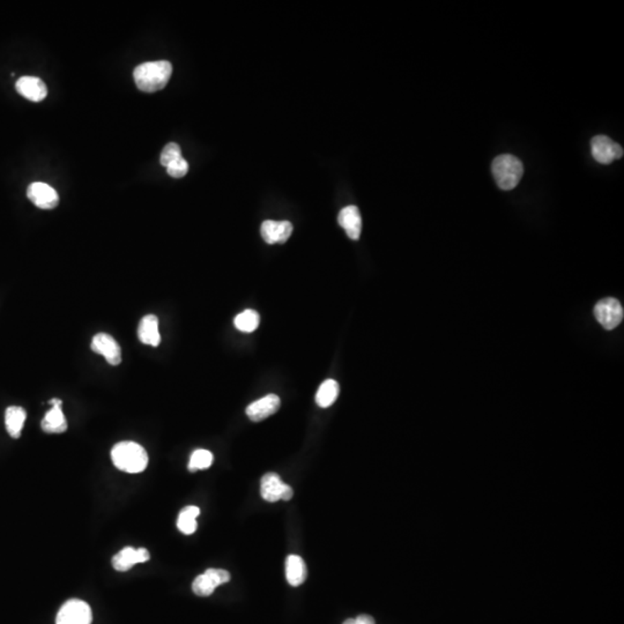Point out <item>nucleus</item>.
Wrapping results in <instances>:
<instances>
[{
    "mask_svg": "<svg viewBox=\"0 0 624 624\" xmlns=\"http://www.w3.org/2000/svg\"><path fill=\"white\" fill-rule=\"evenodd\" d=\"M592 155L599 163L609 164L623 156V149L606 136H594L591 141Z\"/></svg>",
    "mask_w": 624,
    "mask_h": 624,
    "instance_id": "nucleus-8",
    "label": "nucleus"
},
{
    "mask_svg": "<svg viewBox=\"0 0 624 624\" xmlns=\"http://www.w3.org/2000/svg\"><path fill=\"white\" fill-rule=\"evenodd\" d=\"M182 158V151L180 146L176 142H169L163 151H162L161 156H160V163L163 167L167 168L169 164L176 161L177 158Z\"/></svg>",
    "mask_w": 624,
    "mask_h": 624,
    "instance_id": "nucleus-24",
    "label": "nucleus"
},
{
    "mask_svg": "<svg viewBox=\"0 0 624 624\" xmlns=\"http://www.w3.org/2000/svg\"><path fill=\"white\" fill-rule=\"evenodd\" d=\"M259 321L258 312L254 311V310H245L240 315L236 316L234 324L240 331L251 333L259 326Z\"/></svg>",
    "mask_w": 624,
    "mask_h": 624,
    "instance_id": "nucleus-22",
    "label": "nucleus"
},
{
    "mask_svg": "<svg viewBox=\"0 0 624 624\" xmlns=\"http://www.w3.org/2000/svg\"><path fill=\"white\" fill-rule=\"evenodd\" d=\"M200 515V509L198 507H186L181 511L178 520H177V527L184 534L190 535L195 533L198 527L197 524V517Z\"/></svg>",
    "mask_w": 624,
    "mask_h": 624,
    "instance_id": "nucleus-21",
    "label": "nucleus"
},
{
    "mask_svg": "<svg viewBox=\"0 0 624 624\" xmlns=\"http://www.w3.org/2000/svg\"><path fill=\"white\" fill-rule=\"evenodd\" d=\"M229 581L228 572L222 569H208L203 575L195 578L192 591L199 596H210L220 585Z\"/></svg>",
    "mask_w": 624,
    "mask_h": 624,
    "instance_id": "nucleus-7",
    "label": "nucleus"
},
{
    "mask_svg": "<svg viewBox=\"0 0 624 624\" xmlns=\"http://www.w3.org/2000/svg\"><path fill=\"white\" fill-rule=\"evenodd\" d=\"M92 350L102 355L109 365H118L122 362L121 346L109 334L99 333L94 335Z\"/></svg>",
    "mask_w": 624,
    "mask_h": 624,
    "instance_id": "nucleus-10",
    "label": "nucleus"
},
{
    "mask_svg": "<svg viewBox=\"0 0 624 624\" xmlns=\"http://www.w3.org/2000/svg\"><path fill=\"white\" fill-rule=\"evenodd\" d=\"M188 171H189V163L183 156L177 158L176 161H173L167 167L168 175L173 178H182L185 176Z\"/></svg>",
    "mask_w": 624,
    "mask_h": 624,
    "instance_id": "nucleus-25",
    "label": "nucleus"
},
{
    "mask_svg": "<svg viewBox=\"0 0 624 624\" xmlns=\"http://www.w3.org/2000/svg\"><path fill=\"white\" fill-rule=\"evenodd\" d=\"M26 417L27 413L23 408L19 406H11L7 408L5 413V424H6L7 433L10 434L12 439H19L21 436Z\"/></svg>",
    "mask_w": 624,
    "mask_h": 624,
    "instance_id": "nucleus-19",
    "label": "nucleus"
},
{
    "mask_svg": "<svg viewBox=\"0 0 624 624\" xmlns=\"http://www.w3.org/2000/svg\"><path fill=\"white\" fill-rule=\"evenodd\" d=\"M93 614L88 603L82 600L72 599L66 601L59 609L56 624H90Z\"/></svg>",
    "mask_w": 624,
    "mask_h": 624,
    "instance_id": "nucleus-4",
    "label": "nucleus"
},
{
    "mask_svg": "<svg viewBox=\"0 0 624 624\" xmlns=\"http://www.w3.org/2000/svg\"><path fill=\"white\" fill-rule=\"evenodd\" d=\"M260 494L266 502L289 501L293 497L294 490L291 485L282 483L280 476L275 473H267L262 478Z\"/></svg>",
    "mask_w": 624,
    "mask_h": 624,
    "instance_id": "nucleus-6",
    "label": "nucleus"
},
{
    "mask_svg": "<svg viewBox=\"0 0 624 624\" xmlns=\"http://www.w3.org/2000/svg\"><path fill=\"white\" fill-rule=\"evenodd\" d=\"M280 405H281V402L276 394H267L264 398L247 406V415L251 421L260 422L271 415L275 414L279 411Z\"/></svg>",
    "mask_w": 624,
    "mask_h": 624,
    "instance_id": "nucleus-13",
    "label": "nucleus"
},
{
    "mask_svg": "<svg viewBox=\"0 0 624 624\" xmlns=\"http://www.w3.org/2000/svg\"><path fill=\"white\" fill-rule=\"evenodd\" d=\"M338 222L345 229L350 240L357 241L362 232V219L359 208L356 206H347L343 208L338 217Z\"/></svg>",
    "mask_w": 624,
    "mask_h": 624,
    "instance_id": "nucleus-16",
    "label": "nucleus"
},
{
    "mask_svg": "<svg viewBox=\"0 0 624 624\" xmlns=\"http://www.w3.org/2000/svg\"><path fill=\"white\" fill-rule=\"evenodd\" d=\"M343 624H376L370 615H360L356 618H348Z\"/></svg>",
    "mask_w": 624,
    "mask_h": 624,
    "instance_id": "nucleus-26",
    "label": "nucleus"
},
{
    "mask_svg": "<svg viewBox=\"0 0 624 624\" xmlns=\"http://www.w3.org/2000/svg\"><path fill=\"white\" fill-rule=\"evenodd\" d=\"M173 75V65L168 60L144 63L133 71L136 85L141 92L155 93L167 86Z\"/></svg>",
    "mask_w": 624,
    "mask_h": 624,
    "instance_id": "nucleus-1",
    "label": "nucleus"
},
{
    "mask_svg": "<svg viewBox=\"0 0 624 624\" xmlns=\"http://www.w3.org/2000/svg\"><path fill=\"white\" fill-rule=\"evenodd\" d=\"M53 408L47 411L43 420L41 422L42 429L48 434H62L68 429V422L62 411V400L53 399L50 400Z\"/></svg>",
    "mask_w": 624,
    "mask_h": 624,
    "instance_id": "nucleus-15",
    "label": "nucleus"
},
{
    "mask_svg": "<svg viewBox=\"0 0 624 624\" xmlns=\"http://www.w3.org/2000/svg\"><path fill=\"white\" fill-rule=\"evenodd\" d=\"M308 576L306 562L298 555H289L286 559V577L291 586H300Z\"/></svg>",
    "mask_w": 624,
    "mask_h": 624,
    "instance_id": "nucleus-18",
    "label": "nucleus"
},
{
    "mask_svg": "<svg viewBox=\"0 0 624 624\" xmlns=\"http://www.w3.org/2000/svg\"><path fill=\"white\" fill-rule=\"evenodd\" d=\"M339 384L334 380H325L324 383L319 387L316 394V402L319 407L328 408L333 405L339 396Z\"/></svg>",
    "mask_w": 624,
    "mask_h": 624,
    "instance_id": "nucleus-20",
    "label": "nucleus"
},
{
    "mask_svg": "<svg viewBox=\"0 0 624 624\" xmlns=\"http://www.w3.org/2000/svg\"><path fill=\"white\" fill-rule=\"evenodd\" d=\"M138 338L142 343L149 346L158 347L160 345L161 335L158 332V319L156 316H146L140 321Z\"/></svg>",
    "mask_w": 624,
    "mask_h": 624,
    "instance_id": "nucleus-17",
    "label": "nucleus"
},
{
    "mask_svg": "<svg viewBox=\"0 0 624 624\" xmlns=\"http://www.w3.org/2000/svg\"><path fill=\"white\" fill-rule=\"evenodd\" d=\"M16 90L20 95L33 102H41L47 97V85L36 77H22L16 81Z\"/></svg>",
    "mask_w": 624,
    "mask_h": 624,
    "instance_id": "nucleus-14",
    "label": "nucleus"
},
{
    "mask_svg": "<svg viewBox=\"0 0 624 624\" xmlns=\"http://www.w3.org/2000/svg\"><path fill=\"white\" fill-rule=\"evenodd\" d=\"M293 229V225L289 221L267 220L262 225L260 232L267 244H282L291 237Z\"/></svg>",
    "mask_w": 624,
    "mask_h": 624,
    "instance_id": "nucleus-11",
    "label": "nucleus"
},
{
    "mask_svg": "<svg viewBox=\"0 0 624 624\" xmlns=\"http://www.w3.org/2000/svg\"><path fill=\"white\" fill-rule=\"evenodd\" d=\"M493 175L500 189L509 191L516 188L522 180L524 167L520 158L513 155H500L492 164Z\"/></svg>",
    "mask_w": 624,
    "mask_h": 624,
    "instance_id": "nucleus-3",
    "label": "nucleus"
},
{
    "mask_svg": "<svg viewBox=\"0 0 624 624\" xmlns=\"http://www.w3.org/2000/svg\"><path fill=\"white\" fill-rule=\"evenodd\" d=\"M213 463V454L208 450H195L192 453L189 463L190 472H195L199 470H206Z\"/></svg>",
    "mask_w": 624,
    "mask_h": 624,
    "instance_id": "nucleus-23",
    "label": "nucleus"
},
{
    "mask_svg": "<svg viewBox=\"0 0 624 624\" xmlns=\"http://www.w3.org/2000/svg\"><path fill=\"white\" fill-rule=\"evenodd\" d=\"M27 197L41 210H53L59 203L56 190L42 182L31 183L27 190Z\"/></svg>",
    "mask_w": 624,
    "mask_h": 624,
    "instance_id": "nucleus-9",
    "label": "nucleus"
},
{
    "mask_svg": "<svg viewBox=\"0 0 624 624\" xmlns=\"http://www.w3.org/2000/svg\"><path fill=\"white\" fill-rule=\"evenodd\" d=\"M594 316L606 330H614L623 321V306L616 298L608 297L599 301L594 306Z\"/></svg>",
    "mask_w": 624,
    "mask_h": 624,
    "instance_id": "nucleus-5",
    "label": "nucleus"
},
{
    "mask_svg": "<svg viewBox=\"0 0 624 624\" xmlns=\"http://www.w3.org/2000/svg\"><path fill=\"white\" fill-rule=\"evenodd\" d=\"M112 459L118 470L127 473H141L149 465V454L145 448L134 442H121L114 445Z\"/></svg>",
    "mask_w": 624,
    "mask_h": 624,
    "instance_id": "nucleus-2",
    "label": "nucleus"
},
{
    "mask_svg": "<svg viewBox=\"0 0 624 624\" xmlns=\"http://www.w3.org/2000/svg\"><path fill=\"white\" fill-rule=\"evenodd\" d=\"M151 559V554L146 548L127 547L112 557V566L117 571L125 572L136 566V563H145Z\"/></svg>",
    "mask_w": 624,
    "mask_h": 624,
    "instance_id": "nucleus-12",
    "label": "nucleus"
}]
</instances>
